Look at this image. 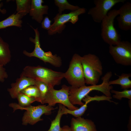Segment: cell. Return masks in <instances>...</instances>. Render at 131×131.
<instances>
[{
	"mask_svg": "<svg viewBox=\"0 0 131 131\" xmlns=\"http://www.w3.org/2000/svg\"><path fill=\"white\" fill-rule=\"evenodd\" d=\"M112 76L111 71L107 72L101 78L102 82L99 85H85L79 88L69 87V98L70 102L73 105H78L81 106L84 104L82 101V99L93 90L100 91L105 95L111 97L110 91L113 87L109 84V82Z\"/></svg>",
	"mask_w": 131,
	"mask_h": 131,
	"instance_id": "1",
	"label": "cell"
},
{
	"mask_svg": "<svg viewBox=\"0 0 131 131\" xmlns=\"http://www.w3.org/2000/svg\"><path fill=\"white\" fill-rule=\"evenodd\" d=\"M22 73L26 76L45 83L49 89L59 85L64 78V73L40 66H26L23 69Z\"/></svg>",
	"mask_w": 131,
	"mask_h": 131,
	"instance_id": "2",
	"label": "cell"
},
{
	"mask_svg": "<svg viewBox=\"0 0 131 131\" xmlns=\"http://www.w3.org/2000/svg\"><path fill=\"white\" fill-rule=\"evenodd\" d=\"M81 62L85 83L97 85L103 74L102 63L99 57L89 53L81 57Z\"/></svg>",
	"mask_w": 131,
	"mask_h": 131,
	"instance_id": "3",
	"label": "cell"
},
{
	"mask_svg": "<svg viewBox=\"0 0 131 131\" xmlns=\"http://www.w3.org/2000/svg\"><path fill=\"white\" fill-rule=\"evenodd\" d=\"M9 106L13 108V112L17 109L25 110L22 118V124L27 125L28 124L33 125L39 121H42L43 119L41 117L43 114L49 115L51 114L52 111L56 109L49 105H39L34 106L30 105L25 107H22L16 103L10 104Z\"/></svg>",
	"mask_w": 131,
	"mask_h": 131,
	"instance_id": "4",
	"label": "cell"
},
{
	"mask_svg": "<svg viewBox=\"0 0 131 131\" xmlns=\"http://www.w3.org/2000/svg\"><path fill=\"white\" fill-rule=\"evenodd\" d=\"M118 15V10H110L101 23V36L109 46L115 45L121 41L120 36L114 25V19Z\"/></svg>",
	"mask_w": 131,
	"mask_h": 131,
	"instance_id": "5",
	"label": "cell"
},
{
	"mask_svg": "<svg viewBox=\"0 0 131 131\" xmlns=\"http://www.w3.org/2000/svg\"><path fill=\"white\" fill-rule=\"evenodd\" d=\"M31 27L35 32V37L34 38L30 37L29 40L34 44V48L31 52L24 50L23 51V54L29 57H34L38 58L45 63H49L55 67H60L62 64L61 58L56 54L53 55L50 51L45 52L41 49L40 42V34L38 29Z\"/></svg>",
	"mask_w": 131,
	"mask_h": 131,
	"instance_id": "6",
	"label": "cell"
},
{
	"mask_svg": "<svg viewBox=\"0 0 131 131\" xmlns=\"http://www.w3.org/2000/svg\"><path fill=\"white\" fill-rule=\"evenodd\" d=\"M82 56L75 53L70 62L69 68L64 73L65 78L71 86L79 88L85 85V82L81 63Z\"/></svg>",
	"mask_w": 131,
	"mask_h": 131,
	"instance_id": "7",
	"label": "cell"
},
{
	"mask_svg": "<svg viewBox=\"0 0 131 131\" xmlns=\"http://www.w3.org/2000/svg\"><path fill=\"white\" fill-rule=\"evenodd\" d=\"M69 87L65 85L62 86L61 88L58 90L54 88L49 89L44 99L41 102L42 104L47 103L52 106L59 103L66 106L70 110L77 109L78 108L71 103L69 98Z\"/></svg>",
	"mask_w": 131,
	"mask_h": 131,
	"instance_id": "8",
	"label": "cell"
},
{
	"mask_svg": "<svg viewBox=\"0 0 131 131\" xmlns=\"http://www.w3.org/2000/svg\"><path fill=\"white\" fill-rule=\"evenodd\" d=\"M86 12V9L80 8L75 11L68 14H57L53 18L54 22L48 30V34L52 35L57 33H61L65 28V24L68 22L75 24L78 19V16Z\"/></svg>",
	"mask_w": 131,
	"mask_h": 131,
	"instance_id": "9",
	"label": "cell"
},
{
	"mask_svg": "<svg viewBox=\"0 0 131 131\" xmlns=\"http://www.w3.org/2000/svg\"><path fill=\"white\" fill-rule=\"evenodd\" d=\"M109 52L117 64L131 65V43L129 41H121L115 45L109 46Z\"/></svg>",
	"mask_w": 131,
	"mask_h": 131,
	"instance_id": "10",
	"label": "cell"
},
{
	"mask_svg": "<svg viewBox=\"0 0 131 131\" xmlns=\"http://www.w3.org/2000/svg\"><path fill=\"white\" fill-rule=\"evenodd\" d=\"M125 0H94L95 6L89 10L88 14L95 22L101 23L109 11L116 4L124 3Z\"/></svg>",
	"mask_w": 131,
	"mask_h": 131,
	"instance_id": "11",
	"label": "cell"
},
{
	"mask_svg": "<svg viewBox=\"0 0 131 131\" xmlns=\"http://www.w3.org/2000/svg\"><path fill=\"white\" fill-rule=\"evenodd\" d=\"M119 16L117 18L118 26L121 30H131V3H124L118 10Z\"/></svg>",
	"mask_w": 131,
	"mask_h": 131,
	"instance_id": "12",
	"label": "cell"
},
{
	"mask_svg": "<svg viewBox=\"0 0 131 131\" xmlns=\"http://www.w3.org/2000/svg\"><path fill=\"white\" fill-rule=\"evenodd\" d=\"M35 82L34 79L25 76L22 73L20 77L17 79L15 83L11 84V88L8 89L7 90L12 98H16L23 89L29 86L35 85Z\"/></svg>",
	"mask_w": 131,
	"mask_h": 131,
	"instance_id": "13",
	"label": "cell"
},
{
	"mask_svg": "<svg viewBox=\"0 0 131 131\" xmlns=\"http://www.w3.org/2000/svg\"><path fill=\"white\" fill-rule=\"evenodd\" d=\"M44 2L42 0H31L30 15L33 19L39 23L43 19V15L48 14V6L43 5Z\"/></svg>",
	"mask_w": 131,
	"mask_h": 131,
	"instance_id": "14",
	"label": "cell"
},
{
	"mask_svg": "<svg viewBox=\"0 0 131 131\" xmlns=\"http://www.w3.org/2000/svg\"><path fill=\"white\" fill-rule=\"evenodd\" d=\"M70 127L72 131H97L93 121L81 117L72 118Z\"/></svg>",
	"mask_w": 131,
	"mask_h": 131,
	"instance_id": "15",
	"label": "cell"
},
{
	"mask_svg": "<svg viewBox=\"0 0 131 131\" xmlns=\"http://www.w3.org/2000/svg\"><path fill=\"white\" fill-rule=\"evenodd\" d=\"M23 17L17 13L12 14L5 19L0 21V29L12 26L21 28L23 23L21 19Z\"/></svg>",
	"mask_w": 131,
	"mask_h": 131,
	"instance_id": "16",
	"label": "cell"
},
{
	"mask_svg": "<svg viewBox=\"0 0 131 131\" xmlns=\"http://www.w3.org/2000/svg\"><path fill=\"white\" fill-rule=\"evenodd\" d=\"M11 58L9 45L0 36V65L5 66L10 61Z\"/></svg>",
	"mask_w": 131,
	"mask_h": 131,
	"instance_id": "17",
	"label": "cell"
},
{
	"mask_svg": "<svg viewBox=\"0 0 131 131\" xmlns=\"http://www.w3.org/2000/svg\"><path fill=\"white\" fill-rule=\"evenodd\" d=\"M118 76L119 78L117 79L109 81V84L110 85L113 84L120 85L121 89L124 90L131 88V80L129 79L131 77V73H123Z\"/></svg>",
	"mask_w": 131,
	"mask_h": 131,
	"instance_id": "18",
	"label": "cell"
},
{
	"mask_svg": "<svg viewBox=\"0 0 131 131\" xmlns=\"http://www.w3.org/2000/svg\"><path fill=\"white\" fill-rule=\"evenodd\" d=\"M16 13L23 16L29 13L31 8V0H16Z\"/></svg>",
	"mask_w": 131,
	"mask_h": 131,
	"instance_id": "19",
	"label": "cell"
},
{
	"mask_svg": "<svg viewBox=\"0 0 131 131\" xmlns=\"http://www.w3.org/2000/svg\"><path fill=\"white\" fill-rule=\"evenodd\" d=\"M87 103L84 104L79 108L74 110H70L67 108L65 106L62 105L61 110L63 115L68 114H71L76 117H81L87 110L88 107Z\"/></svg>",
	"mask_w": 131,
	"mask_h": 131,
	"instance_id": "20",
	"label": "cell"
},
{
	"mask_svg": "<svg viewBox=\"0 0 131 131\" xmlns=\"http://www.w3.org/2000/svg\"><path fill=\"white\" fill-rule=\"evenodd\" d=\"M54 3L58 8V13L59 14H61L62 12L65 9L73 11L80 8L78 6L70 4L66 0H55Z\"/></svg>",
	"mask_w": 131,
	"mask_h": 131,
	"instance_id": "21",
	"label": "cell"
},
{
	"mask_svg": "<svg viewBox=\"0 0 131 131\" xmlns=\"http://www.w3.org/2000/svg\"><path fill=\"white\" fill-rule=\"evenodd\" d=\"M16 98L18 101V105L22 107L29 106L32 103L37 101L36 99L34 98L28 96L21 92L17 95Z\"/></svg>",
	"mask_w": 131,
	"mask_h": 131,
	"instance_id": "22",
	"label": "cell"
},
{
	"mask_svg": "<svg viewBox=\"0 0 131 131\" xmlns=\"http://www.w3.org/2000/svg\"><path fill=\"white\" fill-rule=\"evenodd\" d=\"M61 104L59 105V108L57 114L55 119L51 122L50 126L47 131H60L61 127L60 122L61 117L63 115L61 110Z\"/></svg>",
	"mask_w": 131,
	"mask_h": 131,
	"instance_id": "23",
	"label": "cell"
},
{
	"mask_svg": "<svg viewBox=\"0 0 131 131\" xmlns=\"http://www.w3.org/2000/svg\"><path fill=\"white\" fill-rule=\"evenodd\" d=\"M21 92L27 95L34 98L38 102L40 96L39 90L37 87L35 85L29 86L22 90Z\"/></svg>",
	"mask_w": 131,
	"mask_h": 131,
	"instance_id": "24",
	"label": "cell"
},
{
	"mask_svg": "<svg viewBox=\"0 0 131 131\" xmlns=\"http://www.w3.org/2000/svg\"><path fill=\"white\" fill-rule=\"evenodd\" d=\"M35 85L37 87L40 93V96L38 102L41 103L48 92L49 87L46 84L38 80H35Z\"/></svg>",
	"mask_w": 131,
	"mask_h": 131,
	"instance_id": "25",
	"label": "cell"
},
{
	"mask_svg": "<svg viewBox=\"0 0 131 131\" xmlns=\"http://www.w3.org/2000/svg\"><path fill=\"white\" fill-rule=\"evenodd\" d=\"M111 93H113L114 94L113 97L117 99L121 100L122 98H127L131 100V90L125 89L122 91H119L113 90L110 91Z\"/></svg>",
	"mask_w": 131,
	"mask_h": 131,
	"instance_id": "26",
	"label": "cell"
},
{
	"mask_svg": "<svg viewBox=\"0 0 131 131\" xmlns=\"http://www.w3.org/2000/svg\"><path fill=\"white\" fill-rule=\"evenodd\" d=\"M112 99L111 97H108L105 95L98 96L96 95L94 97H91L88 95H86L82 100L85 103L87 102L89 103L91 101H99L103 100H107L110 102H113L111 99Z\"/></svg>",
	"mask_w": 131,
	"mask_h": 131,
	"instance_id": "27",
	"label": "cell"
},
{
	"mask_svg": "<svg viewBox=\"0 0 131 131\" xmlns=\"http://www.w3.org/2000/svg\"><path fill=\"white\" fill-rule=\"evenodd\" d=\"M51 21L49 19L48 16H46L43 18L41 23V27L48 30L51 26Z\"/></svg>",
	"mask_w": 131,
	"mask_h": 131,
	"instance_id": "28",
	"label": "cell"
},
{
	"mask_svg": "<svg viewBox=\"0 0 131 131\" xmlns=\"http://www.w3.org/2000/svg\"><path fill=\"white\" fill-rule=\"evenodd\" d=\"M8 77V75L3 66L0 65V82H3L5 79Z\"/></svg>",
	"mask_w": 131,
	"mask_h": 131,
	"instance_id": "29",
	"label": "cell"
},
{
	"mask_svg": "<svg viewBox=\"0 0 131 131\" xmlns=\"http://www.w3.org/2000/svg\"><path fill=\"white\" fill-rule=\"evenodd\" d=\"M60 131H72L70 127L68 125H65L61 128Z\"/></svg>",
	"mask_w": 131,
	"mask_h": 131,
	"instance_id": "30",
	"label": "cell"
},
{
	"mask_svg": "<svg viewBox=\"0 0 131 131\" xmlns=\"http://www.w3.org/2000/svg\"><path fill=\"white\" fill-rule=\"evenodd\" d=\"M1 1L0 0V2ZM3 6V3H0V12L3 14H5L6 12V10L4 9H2L1 8V7Z\"/></svg>",
	"mask_w": 131,
	"mask_h": 131,
	"instance_id": "31",
	"label": "cell"
}]
</instances>
